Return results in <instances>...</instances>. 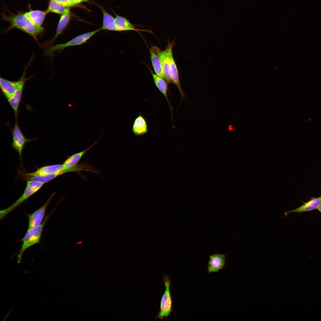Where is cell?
Segmentation results:
<instances>
[{"mask_svg": "<svg viewBox=\"0 0 321 321\" xmlns=\"http://www.w3.org/2000/svg\"><path fill=\"white\" fill-rule=\"evenodd\" d=\"M170 62L172 73V83L175 85L179 90L180 96L185 100V94L182 88L180 83L179 74L177 64L173 57L172 52L170 55Z\"/></svg>", "mask_w": 321, "mask_h": 321, "instance_id": "20", "label": "cell"}, {"mask_svg": "<svg viewBox=\"0 0 321 321\" xmlns=\"http://www.w3.org/2000/svg\"><path fill=\"white\" fill-rule=\"evenodd\" d=\"M44 184L43 183L37 181H27L24 191L21 196L10 206L0 211V220L4 218L7 214L37 192Z\"/></svg>", "mask_w": 321, "mask_h": 321, "instance_id": "4", "label": "cell"}, {"mask_svg": "<svg viewBox=\"0 0 321 321\" xmlns=\"http://www.w3.org/2000/svg\"><path fill=\"white\" fill-rule=\"evenodd\" d=\"M131 131L136 136H143L148 132L147 122L141 113L134 120Z\"/></svg>", "mask_w": 321, "mask_h": 321, "instance_id": "13", "label": "cell"}, {"mask_svg": "<svg viewBox=\"0 0 321 321\" xmlns=\"http://www.w3.org/2000/svg\"><path fill=\"white\" fill-rule=\"evenodd\" d=\"M3 19L10 24L9 27L4 31L7 32L13 29H18L28 34L36 41L38 36L43 32V28L37 27L26 16L24 13H19L16 15H7L3 14Z\"/></svg>", "mask_w": 321, "mask_h": 321, "instance_id": "1", "label": "cell"}, {"mask_svg": "<svg viewBox=\"0 0 321 321\" xmlns=\"http://www.w3.org/2000/svg\"><path fill=\"white\" fill-rule=\"evenodd\" d=\"M48 12L47 10L45 11L30 10L25 13L24 14L35 26L39 27H42V25L45 17Z\"/></svg>", "mask_w": 321, "mask_h": 321, "instance_id": "18", "label": "cell"}, {"mask_svg": "<svg viewBox=\"0 0 321 321\" xmlns=\"http://www.w3.org/2000/svg\"><path fill=\"white\" fill-rule=\"evenodd\" d=\"M62 164H55L46 166L37 169L36 171L28 172L30 175L40 176L56 174L59 176L64 174Z\"/></svg>", "mask_w": 321, "mask_h": 321, "instance_id": "10", "label": "cell"}, {"mask_svg": "<svg viewBox=\"0 0 321 321\" xmlns=\"http://www.w3.org/2000/svg\"><path fill=\"white\" fill-rule=\"evenodd\" d=\"M48 12L63 14L70 12L69 7H65L54 0H51L47 10Z\"/></svg>", "mask_w": 321, "mask_h": 321, "instance_id": "23", "label": "cell"}, {"mask_svg": "<svg viewBox=\"0 0 321 321\" xmlns=\"http://www.w3.org/2000/svg\"><path fill=\"white\" fill-rule=\"evenodd\" d=\"M102 30L100 27L93 31L80 34L66 43L53 45L45 49L44 52V55L45 56L52 57L55 52H60L68 47L83 44L86 43L92 36Z\"/></svg>", "mask_w": 321, "mask_h": 321, "instance_id": "3", "label": "cell"}, {"mask_svg": "<svg viewBox=\"0 0 321 321\" xmlns=\"http://www.w3.org/2000/svg\"><path fill=\"white\" fill-rule=\"evenodd\" d=\"M19 178H21L23 180L29 181L35 180L41 182L44 184L53 180L58 176L56 174H52L47 176H40L30 175L26 172H21L19 174Z\"/></svg>", "mask_w": 321, "mask_h": 321, "instance_id": "21", "label": "cell"}, {"mask_svg": "<svg viewBox=\"0 0 321 321\" xmlns=\"http://www.w3.org/2000/svg\"><path fill=\"white\" fill-rule=\"evenodd\" d=\"M12 147L18 152L20 160H22V153L26 142L34 139H27L18 126L16 121L14 128L12 130Z\"/></svg>", "mask_w": 321, "mask_h": 321, "instance_id": "8", "label": "cell"}, {"mask_svg": "<svg viewBox=\"0 0 321 321\" xmlns=\"http://www.w3.org/2000/svg\"><path fill=\"white\" fill-rule=\"evenodd\" d=\"M74 5L84 2H88L89 0H72Z\"/></svg>", "mask_w": 321, "mask_h": 321, "instance_id": "25", "label": "cell"}, {"mask_svg": "<svg viewBox=\"0 0 321 321\" xmlns=\"http://www.w3.org/2000/svg\"><path fill=\"white\" fill-rule=\"evenodd\" d=\"M160 50L161 49L159 48L156 46H152L149 49L150 57L155 74L165 80L163 71L159 54Z\"/></svg>", "mask_w": 321, "mask_h": 321, "instance_id": "11", "label": "cell"}, {"mask_svg": "<svg viewBox=\"0 0 321 321\" xmlns=\"http://www.w3.org/2000/svg\"><path fill=\"white\" fill-rule=\"evenodd\" d=\"M208 262V271L209 273L217 272L221 270L225 264V255L214 254L210 256Z\"/></svg>", "mask_w": 321, "mask_h": 321, "instance_id": "12", "label": "cell"}, {"mask_svg": "<svg viewBox=\"0 0 321 321\" xmlns=\"http://www.w3.org/2000/svg\"><path fill=\"white\" fill-rule=\"evenodd\" d=\"M33 58V55L32 57L29 62L25 67L22 75L18 81V86L14 94L11 98L7 100L10 106L14 110L16 119H17L18 107L21 101L25 84L27 81L33 78L32 76L28 78L26 76V70L31 64Z\"/></svg>", "mask_w": 321, "mask_h": 321, "instance_id": "6", "label": "cell"}, {"mask_svg": "<svg viewBox=\"0 0 321 321\" xmlns=\"http://www.w3.org/2000/svg\"><path fill=\"white\" fill-rule=\"evenodd\" d=\"M115 23L118 32L134 31L138 32H150L147 30L136 28L128 19L124 17L117 15L115 18Z\"/></svg>", "mask_w": 321, "mask_h": 321, "instance_id": "14", "label": "cell"}, {"mask_svg": "<svg viewBox=\"0 0 321 321\" xmlns=\"http://www.w3.org/2000/svg\"><path fill=\"white\" fill-rule=\"evenodd\" d=\"M18 84V81H11L3 77L0 78L1 90L7 100L11 98L14 95L17 88Z\"/></svg>", "mask_w": 321, "mask_h": 321, "instance_id": "15", "label": "cell"}, {"mask_svg": "<svg viewBox=\"0 0 321 321\" xmlns=\"http://www.w3.org/2000/svg\"><path fill=\"white\" fill-rule=\"evenodd\" d=\"M150 70L155 85L160 91L163 94L166 100L170 109L171 115V119L172 120L173 108L170 103L168 97V84L164 79L158 75L156 74L153 73L151 70Z\"/></svg>", "mask_w": 321, "mask_h": 321, "instance_id": "16", "label": "cell"}, {"mask_svg": "<svg viewBox=\"0 0 321 321\" xmlns=\"http://www.w3.org/2000/svg\"><path fill=\"white\" fill-rule=\"evenodd\" d=\"M163 280L165 286V290L161 297L160 304V310L158 312L156 319H167L172 311V301L171 295L170 287L171 281L169 277L164 275Z\"/></svg>", "mask_w": 321, "mask_h": 321, "instance_id": "5", "label": "cell"}, {"mask_svg": "<svg viewBox=\"0 0 321 321\" xmlns=\"http://www.w3.org/2000/svg\"><path fill=\"white\" fill-rule=\"evenodd\" d=\"M52 212L46 216L40 225L28 229L24 236L21 240L22 242V245L19 251V253L17 256L18 263L21 262L23 254L27 249L32 246L40 243L44 226Z\"/></svg>", "mask_w": 321, "mask_h": 321, "instance_id": "2", "label": "cell"}, {"mask_svg": "<svg viewBox=\"0 0 321 321\" xmlns=\"http://www.w3.org/2000/svg\"><path fill=\"white\" fill-rule=\"evenodd\" d=\"M317 209L321 213V204Z\"/></svg>", "mask_w": 321, "mask_h": 321, "instance_id": "26", "label": "cell"}, {"mask_svg": "<svg viewBox=\"0 0 321 321\" xmlns=\"http://www.w3.org/2000/svg\"><path fill=\"white\" fill-rule=\"evenodd\" d=\"M56 193H52L44 204L39 208L32 214L26 215L28 219V229L39 226L42 223L47 207Z\"/></svg>", "mask_w": 321, "mask_h": 321, "instance_id": "9", "label": "cell"}, {"mask_svg": "<svg viewBox=\"0 0 321 321\" xmlns=\"http://www.w3.org/2000/svg\"><path fill=\"white\" fill-rule=\"evenodd\" d=\"M98 139L92 145L85 150L74 154L68 157L62 164L63 170L67 169L77 164L84 154L89 149L95 145L98 142Z\"/></svg>", "mask_w": 321, "mask_h": 321, "instance_id": "19", "label": "cell"}, {"mask_svg": "<svg viewBox=\"0 0 321 321\" xmlns=\"http://www.w3.org/2000/svg\"><path fill=\"white\" fill-rule=\"evenodd\" d=\"M175 44L174 41L169 42L166 48L159 52V56L162 64L165 79L168 84L172 83V73L170 62V55L172 52L173 48Z\"/></svg>", "mask_w": 321, "mask_h": 321, "instance_id": "7", "label": "cell"}, {"mask_svg": "<svg viewBox=\"0 0 321 321\" xmlns=\"http://www.w3.org/2000/svg\"><path fill=\"white\" fill-rule=\"evenodd\" d=\"M103 14V25L101 27L102 30L117 31L114 18L108 13L102 7H100Z\"/></svg>", "mask_w": 321, "mask_h": 321, "instance_id": "22", "label": "cell"}, {"mask_svg": "<svg viewBox=\"0 0 321 321\" xmlns=\"http://www.w3.org/2000/svg\"><path fill=\"white\" fill-rule=\"evenodd\" d=\"M61 4L67 7L74 5L72 0H54Z\"/></svg>", "mask_w": 321, "mask_h": 321, "instance_id": "24", "label": "cell"}, {"mask_svg": "<svg viewBox=\"0 0 321 321\" xmlns=\"http://www.w3.org/2000/svg\"><path fill=\"white\" fill-rule=\"evenodd\" d=\"M321 204V196L313 198L297 208L290 211L286 212L284 213L285 215H287L291 213H301L310 211L317 209Z\"/></svg>", "mask_w": 321, "mask_h": 321, "instance_id": "17", "label": "cell"}]
</instances>
